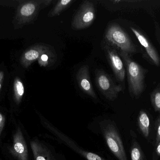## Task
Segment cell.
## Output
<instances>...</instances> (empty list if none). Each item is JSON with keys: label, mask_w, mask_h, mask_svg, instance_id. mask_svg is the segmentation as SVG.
Returning <instances> with one entry per match:
<instances>
[{"label": "cell", "mask_w": 160, "mask_h": 160, "mask_svg": "<svg viewBox=\"0 0 160 160\" xmlns=\"http://www.w3.org/2000/svg\"><path fill=\"white\" fill-rule=\"evenodd\" d=\"M119 54L126 66L130 93L133 96H139L145 87L146 70L132 60L127 53L120 50Z\"/></svg>", "instance_id": "6da1fadb"}, {"label": "cell", "mask_w": 160, "mask_h": 160, "mask_svg": "<svg viewBox=\"0 0 160 160\" xmlns=\"http://www.w3.org/2000/svg\"><path fill=\"white\" fill-rule=\"evenodd\" d=\"M101 129L109 149L118 160H128L122 139L113 121L105 120L100 124Z\"/></svg>", "instance_id": "7a4b0ae2"}, {"label": "cell", "mask_w": 160, "mask_h": 160, "mask_svg": "<svg viewBox=\"0 0 160 160\" xmlns=\"http://www.w3.org/2000/svg\"><path fill=\"white\" fill-rule=\"evenodd\" d=\"M105 38L109 43L119 48L120 50L128 54H132L137 51L136 47L128 34L115 23L110 24L105 34Z\"/></svg>", "instance_id": "3957f363"}, {"label": "cell", "mask_w": 160, "mask_h": 160, "mask_svg": "<svg viewBox=\"0 0 160 160\" xmlns=\"http://www.w3.org/2000/svg\"><path fill=\"white\" fill-rule=\"evenodd\" d=\"M41 119L43 126L48 131L51 132L59 141L65 144L67 146L70 147L76 153L79 154L87 160H105L97 154L82 149L73 140H71L68 136L65 135L62 132L51 124L49 121L45 119V118L43 117Z\"/></svg>", "instance_id": "277c9868"}, {"label": "cell", "mask_w": 160, "mask_h": 160, "mask_svg": "<svg viewBox=\"0 0 160 160\" xmlns=\"http://www.w3.org/2000/svg\"><path fill=\"white\" fill-rule=\"evenodd\" d=\"M96 18V9L90 1H84L73 18L71 27L75 30H82L89 27Z\"/></svg>", "instance_id": "5b68a950"}, {"label": "cell", "mask_w": 160, "mask_h": 160, "mask_svg": "<svg viewBox=\"0 0 160 160\" xmlns=\"http://www.w3.org/2000/svg\"><path fill=\"white\" fill-rule=\"evenodd\" d=\"M96 82L100 92L108 100H115L122 90L120 85H117L111 76L103 70L97 72Z\"/></svg>", "instance_id": "8992f818"}, {"label": "cell", "mask_w": 160, "mask_h": 160, "mask_svg": "<svg viewBox=\"0 0 160 160\" xmlns=\"http://www.w3.org/2000/svg\"><path fill=\"white\" fill-rule=\"evenodd\" d=\"M104 50L116 78L119 81L123 82L126 76V70L122 58L116 50L108 45L104 47Z\"/></svg>", "instance_id": "52a82bcc"}, {"label": "cell", "mask_w": 160, "mask_h": 160, "mask_svg": "<svg viewBox=\"0 0 160 160\" xmlns=\"http://www.w3.org/2000/svg\"><path fill=\"white\" fill-rule=\"evenodd\" d=\"M10 152L18 160H29L27 144L20 128L14 134Z\"/></svg>", "instance_id": "ba28073f"}, {"label": "cell", "mask_w": 160, "mask_h": 160, "mask_svg": "<svg viewBox=\"0 0 160 160\" xmlns=\"http://www.w3.org/2000/svg\"><path fill=\"white\" fill-rule=\"evenodd\" d=\"M79 87L82 91L93 99H97L89 76V66L84 65L80 67L77 74Z\"/></svg>", "instance_id": "9c48e42d"}, {"label": "cell", "mask_w": 160, "mask_h": 160, "mask_svg": "<svg viewBox=\"0 0 160 160\" xmlns=\"http://www.w3.org/2000/svg\"><path fill=\"white\" fill-rule=\"evenodd\" d=\"M131 30L133 32L142 47L144 49L150 61L156 66H160V58L157 50L151 44L148 39L140 30L131 27Z\"/></svg>", "instance_id": "30bf717a"}, {"label": "cell", "mask_w": 160, "mask_h": 160, "mask_svg": "<svg viewBox=\"0 0 160 160\" xmlns=\"http://www.w3.org/2000/svg\"><path fill=\"white\" fill-rule=\"evenodd\" d=\"M31 146L35 160H60L50 147L42 142L32 141Z\"/></svg>", "instance_id": "8fae6325"}, {"label": "cell", "mask_w": 160, "mask_h": 160, "mask_svg": "<svg viewBox=\"0 0 160 160\" xmlns=\"http://www.w3.org/2000/svg\"><path fill=\"white\" fill-rule=\"evenodd\" d=\"M47 47L38 45L27 50L22 55V63L25 66H28L33 62L38 60Z\"/></svg>", "instance_id": "7c38bea8"}, {"label": "cell", "mask_w": 160, "mask_h": 160, "mask_svg": "<svg viewBox=\"0 0 160 160\" xmlns=\"http://www.w3.org/2000/svg\"><path fill=\"white\" fill-rule=\"evenodd\" d=\"M41 4V1H31L25 3L21 8V15L26 18H32L36 15Z\"/></svg>", "instance_id": "4fadbf2b"}, {"label": "cell", "mask_w": 160, "mask_h": 160, "mask_svg": "<svg viewBox=\"0 0 160 160\" xmlns=\"http://www.w3.org/2000/svg\"><path fill=\"white\" fill-rule=\"evenodd\" d=\"M138 124L139 128L143 136L148 138L150 132V119L146 112L141 111L138 117Z\"/></svg>", "instance_id": "5bb4252c"}, {"label": "cell", "mask_w": 160, "mask_h": 160, "mask_svg": "<svg viewBox=\"0 0 160 160\" xmlns=\"http://www.w3.org/2000/svg\"><path fill=\"white\" fill-rule=\"evenodd\" d=\"M74 2V0H61L58 1L57 3L50 11L48 16L51 18L59 16L63 11L68 8Z\"/></svg>", "instance_id": "9a60e30c"}, {"label": "cell", "mask_w": 160, "mask_h": 160, "mask_svg": "<svg viewBox=\"0 0 160 160\" xmlns=\"http://www.w3.org/2000/svg\"><path fill=\"white\" fill-rule=\"evenodd\" d=\"M54 57L53 52L47 47L38 59V64L40 66H48L54 62Z\"/></svg>", "instance_id": "2e32d148"}, {"label": "cell", "mask_w": 160, "mask_h": 160, "mask_svg": "<svg viewBox=\"0 0 160 160\" xmlns=\"http://www.w3.org/2000/svg\"><path fill=\"white\" fill-rule=\"evenodd\" d=\"M14 90L16 101L19 103L24 95V88L23 83L19 78H17L14 82Z\"/></svg>", "instance_id": "e0dca14e"}, {"label": "cell", "mask_w": 160, "mask_h": 160, "mask_svg": "<svg viewBox=\"0 0 160 160\" xmlns=\"http://www.w3.org/2000/svg\"><path fill=\"white\" fill-rule=\"evenodd\" d=\"M131 160H145L143 153L136 142H133L131 150Z\"/></svg>", "instance_id": "ac0fdd59"}, {"label": "cell", "mask_w": 160, "mask_h": 160, "mask_svg": "<svg viewBox=\"0 0 160 160\" xmlns=\"http://www.w3.org/2000/svg\"><path fill=\"white\" fill-rule=\"evenodd\" d=\"M150 100L155 111L160 112V86L157 87L151 93Z\"/></svg>", "instance_id": "d6986e66"}, {"label": "cell", "mask_w": 160, "mask_h": 160, "mask_svg": "<svg viewBox=\"0 0 160 160\" xmlns=\"http://www.w3.org/2000/svg\"><path fill=\"white\" fill-rule=\"evenodd\" d=\"M156 145L160 142V116L158 118L156 123Z\"/></svg>", "instance_id": "ffe728a7"}, {"label": "cell", "mask_w": 160, "mask_h": 160, "mask_svg": "<svg viewBox=\"0 0 160 160\" xmlns=\"http://www.w3.org/2000/svg\"><path fill=\"white\" fill-rule=\"evenodd\" d=\"M5 123V118L4 116L0 113V136L3 130Z\"/></svg>", "instance_id": "44dd1931"}, {"label": "cell", "mask_w": 160, "mask_h": 160, "mask_svg": "<svg viewBox=\"0 0 160 160\" xmlns=\"http://www.w3.org/2000/svg\"><path fill=\"white\" fill-rule=\"evenodd\" d=\"M53 2L52 0H44L41 1V4L44 5L45 7L50 5Z\"/></svg>", "instance_id": "7402d4cb"}, {"label": "cell", "mask_w": 160, "mask_h": 160, "mask_svg": "<svg viewBox=\"0 0 160 160\" xmlns=\"http://www.w3.org/2000/svg\"><path fill=\"white\" fill-rule=\"evenodd\" d=\"M4 78V73L3 71H0V91L2 88V84L3 80Z\"/></svg>", "instance_id": "603a6c76"}, {"label": "cell", "mask_w": 160, "mask_h": 160, "mask_svg": "<svg viewBox=\"0 0 160 160\" xmlns=\"http://www.w3.org/2000/svg\"><path fill=\"white\" fill-rule=\"evenodd\" d=\"M156 152L158 156H160V142L157 145V149H156Z\"/></svg>", "instance_id": "cb8c5ba5"}]
</instances>
